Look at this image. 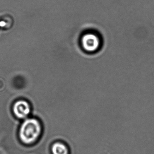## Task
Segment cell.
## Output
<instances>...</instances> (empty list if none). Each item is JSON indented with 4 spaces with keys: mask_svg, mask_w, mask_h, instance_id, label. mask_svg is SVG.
Listing matches in <instances>:
<instances>
[{
    "mask_svg": "<svg viewBox=\"0 0 154 154\" xmlns=\"http://www.w3.org/2000/svg\"><path fill=\"white\" fill-rule=\"evenodd\" d=\"M41 131V125L37 120L28 119L21 125L20 137L22 142L25 144H31L37 140Z\"/></svg>",
    "mask_w": 154,
    "mask_h": 154,
    "instance_id": "6da1fadb",
    "label": "cell"
},
{
    "mask_svg": "<svg viewBox=\"0 0 154 154\" xmlns=\"http://www.w3.org/2000/svg\"><path fill=\"white\" fill-rule=\"evenodd\" d=\"M81 45L84 50L89 53L96 52L100 48L101 40L100 37L93 32L84 34L81 38Z\"/></svg>",
    "mask_w": 154,
    "mask_h": 154,
    "instance_id": "7a4b0ae2",
    "label": "cell"
},
{
    "mask_svg": "<svg viewBox=\"0 0 154 154\" xmlns=\"http://www.w3.org/2000/svg\"><path fill=\"white\" fill-rule=\"evenodd\" d=\"M13 111L16 116L20 119L26 118L30 112V107L27 102L20 100L15 103Z\"/></svg>",
    "mask_w": 154,
    "mask_h": 154,
    "instance_id": "3957f363",
    "label": "cell"
},
{
    "mask_svg": "<svg viewBox=\"0 0 154 154\" xmlns=\"http://www.w3.org/2000/svg\"><path fill=\"white\" fill-rule=\"evenodd\" d=\"M53 154H70L69 149L66 145L61 142H57L52 146Z\"/></svg>",
    "mask_w": 154,
    "mask_h": 154,
    "instance_id": "277c9868",
    "label": "cell"
}]
</instances>
